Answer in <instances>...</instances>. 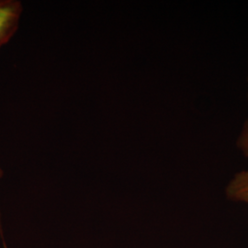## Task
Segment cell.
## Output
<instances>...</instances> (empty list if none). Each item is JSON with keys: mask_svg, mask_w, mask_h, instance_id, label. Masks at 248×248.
Wrapping results in <instances>:
<instances>
[{"mask_svg": "<svg viewBox=\"0 0 248 248\" xmlns=\"http://www.w3.org/2000/svg\"><path fill=\"white\" fill-rule=\"evenodd\" d=\"M225 197L233 202L248 204V169L232 176L225 186Z\"/></svg>", "mask_w": 248, "mask_h": 248, "instance_id": "cell-2", "label": "cell"}, {"mask_svg": "<svg viewBox=\"0 0 248 248\" xmlns=\"http://www.w3.org/2000/svg\"><path fill=\"white\" fill-rule=\"evenodd\" d=\"M4 176V172H3V170L0 169V178ZM0 237H1V239H2V242H3V246H4V248H7V244H6V241H5V237H4V232H3V229H2V223H1V215H0Z\"/></svg>", "mask_w": 248, "mask_h": 248, "instance_id": "cell-4", "label": "cell"}, {"mask_svg": "<svg viewBox=\"0 0 248 248\" xmlns=\"http://www.w3.org/2000/svg\"><path fill=\"white\" fill-rule=\"evenodd\" d=\"M236 146L241 154L248 158V118L243 124L240 133L237 136L236 140Z\"/></svg>", "mask_w": 248, "mask_h": 248, "instance_id": "cell-3", "label": "cell"}, {"mask_svg": "<svg viewBox=\"0 0 248 248\" xmlns=\"http://www.w3.org/2000/svg\"><path fill=\"white\" fill-rule=\"evenodd\" d=\"M23 7L18 0H0V47L8 44L18 31Z\"/></svg>", "mask_w": 248, "mask_h": 248, "instance_id": "cell-1", "label": "cell"}]
</instances>
